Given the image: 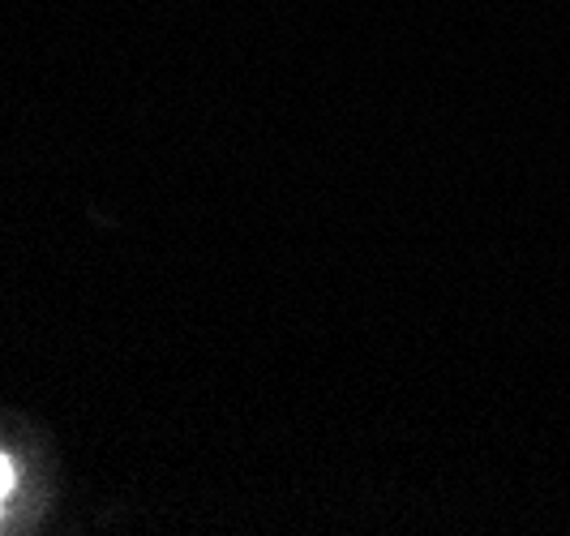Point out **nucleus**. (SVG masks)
Returning a JSON list of instances; mask_svg holds the SVG:
<instances>
[{
    "label": "nucleus",
    "mask_w": 570,
    "mask_h": 536,
    "mask_svg": "<svg viewBox=\"0 0 570 536\" xmlns=\"http://www.w3.org/2000/svg\"><path fill=\"white\" fill-rule=\"evenodd\" d=\"M9 485H13V472H9V464H4V455H0V507H4V498H9Z\"/></svg>",
    "instance_id": "f257e3e1"
}]
</instances>
